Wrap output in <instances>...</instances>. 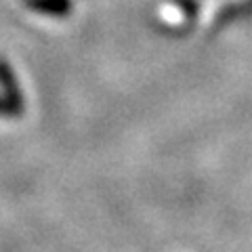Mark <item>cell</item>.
Returning a JSON list of instances; mask_svg holds the SVG:
<instances>
[{
    "label": "cell",
    "instance_id": "1",
    "mask_svg": "<svg viewBox=\"0 0 252 252\" xmlns=\"http://www.w3.org/2000/svg\"><path fill=\"white\" fill-rule=\"evenodd\" d=\"M32 6H36L38 11H46V13H65L69 9L67 0H30Z\"/></svg>",
    "mask_w": 252,
    "mask_h": 252
}]
</instances>
